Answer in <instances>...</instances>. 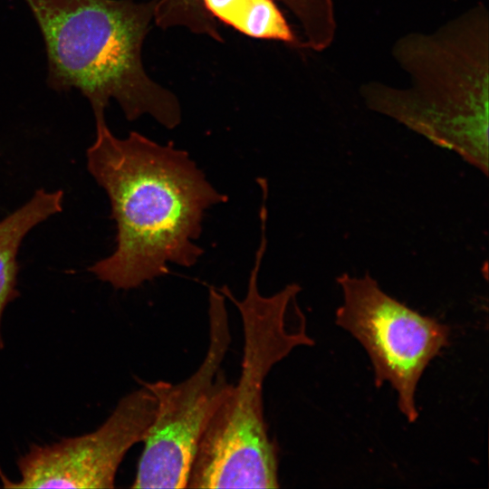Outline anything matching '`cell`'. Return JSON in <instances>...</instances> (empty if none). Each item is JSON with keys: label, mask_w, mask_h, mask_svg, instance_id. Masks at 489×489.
I'll return each mask as SVG.
<instances>
[{"label": "cell", "mask_w": 489, "mask_h": 489, "mask_svg": "<svg viewBox=\"0 0 489 489\" xmlns=\"http://www.w3.org/2000/svg\"><path fill=\"white\" fill-rule=\"evenodd\" d=\"M90 173L108 194L116 248L89 271L115 289L130 290L168 273V264H196L205 212L225 203L188 153L131 131L118 139L96 123L87 150Z\"/></svg>", "instance_id": "1"}, {"label": "cell", "mask_w": 489, "mask_h": 489, "mask_svg": "<svg viewBox=\"0 0 489 489\" xmlns=\"http://www.w3.org/2000/svg\"><path fill=\"white\" fill-rule=\"evenodd\" d=\"M266 227L244 299L227 286L219 291L237 308L244 347L238 381L207 426L190 470L188 488H278L277 446L268 435L263 391L274 365L294 349L314 345L297 304L300 285L291 283L264 296L258 275L266 249Z\"/></svg>", "instance_id": "2"}, {"label": "cell", "mask_w": 489, "mask_h": 489, "mask_svg": "<svg viewBox=\"0 0 489 489\" xmlns=\"http://www.w3.org/2000/svg\"><path fill=\"white\" fill-rule=\"evenodd\" d=\"M24 2L43 38L51 89L79 90L96 122L106 121L114 99L129 121L147 114L169 129L180 123L177 96L150 79L142 62L157 0Z\"/></svg>", "instance_id": "3"}, {"label": "cell", "mask_w": 489, "mask_h": 489, "mask_svg": "<svg viewBox=\"0 0 489 489\" xmlns=\"http://www.w3.org/2000/svg\"><path fill=\"white\" fill-rule=\"evenodd\" d=\"M488 12L478 5L431 34H410L394 56L408 89L368 83V106L488 174Z\"/></svg>", "instance_id": "4"}, {"label": "cell", "mask_w": 489, "mask_h": 489, "mask_svg": "<svg viewBox=\"0 0 489 489\" xmlns=\"http://www.w3.org/2000/svg\"><path fill=\"white\" fill-rule=\"evenodd\" d=\"M209 345L188 378L173 384L140 381L156 398V413L143 440L133 488H187L201 438L233 384L222 369L231 343L225 297L208 292Z\"/></svg>", "instance_id": "5"}, {"label": "cell", "mask_w": 489, "mask_h": 489, "mask_svg": "<svg viewBox=\"0 0 489 489\" xmlns=\"http://www.w3.org/2000/svg\"><path fill=\"white\" fill-rule=\"evenodd\" d=\"M342 303L336 324L366 350L377 387L388 382L398 406L409 423L419 416L416 392L431 360L448 345L450 330L386 293L369 274L337 278Z\"/></svg>", "instance_id": "6"}, {"label": "cell", "mask_w": 489, "mask_h": 489, "mask_svg": "<svg viewBox=\"0 0 489 489\" xmlns=\"http://www.w3.org/2000/svg\"><path fill=\"white\" fill-rule=\"evenodd\" d=\"M156 398L142 385L124 396L95 431L45 446H32L17 462L19 481L5 487L113 488L128 451L143 442Z\"/></svg>", "instance_id": "7"}, {"label": "cell", "mask_w": 489, "mask_h": 489, "mask_svg": "<svg viewBox=\"0 0 489 489\" xmlns=\"http://www.w3.org/2000/svg\"><path fill=\"white\" fill-rule=\"evenodd\" d=\"M280 1L298 19L307 40L321 38L335 24L333 0ZM153 19L162 29L184 26L192 33L223 41L215 18L206 10L201 0H157Z\"/></svg>", "instance_id": "8"}, {"label": "cell", "mask_w": 489, "mask_h": 489, "mask_svg": "<svg viewBox=\"0 0 489 489\" xmlns=\"http://www.w3.org/2000/svg\"><path fill=\"white\" fill-rule=\"evenodd\" d=\"M63 191L37 190L24 206L0 221V324L6 305L18 297L17 254L23 239L35 225L62 211ZM4 342L0 331V350Z\"/></svg>", "instance_id": "9"}, {"label": "cell", "mask_w": 489, "mask_h": 489, "mask_svg": "<svg viewBox=\"0 0 489 489\" xmlns=\"http://www.w3.org/2000/svg\"><path fill=\"white\" fill-rule=\"evenodd\" d=\"M216 19L248 36L302 47L273 0H201Z\"/></svg>", "instance_id": "10"}]
</instances>
